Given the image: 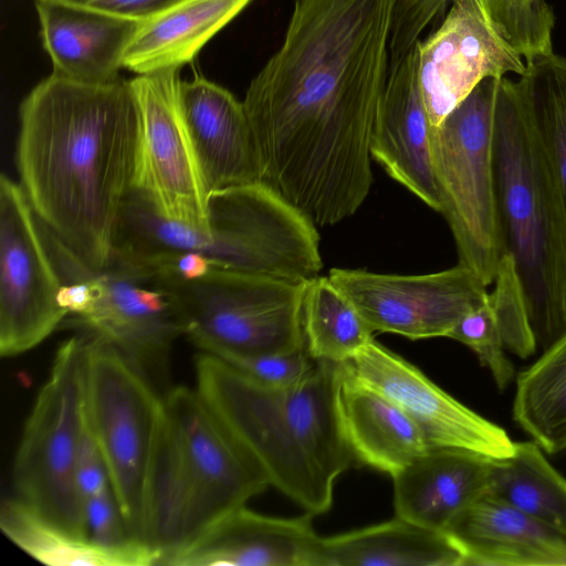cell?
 Instances as JSON below:
<instances>
[{"instance_id":"obj_1","label":"cell","mask_w":566,"mask_h":566,"mask_svg":"<svg viewBox=\"0 0 566 566\" xmlns=\"http://www.w3.org/2000/svg\"><path fill=\"white\" fill-rule=\"evenodd\" d=\"M396 0H294L283 42L243 106L273 187L315 226L353 216L389 76Z\"/></svg>"},{"instance_id":"obj_2","label":"cell","mask_w":566,"mask_h":566,"mask_svg":"<svg viewBox=\"0 0 566 566\" xmlns=\"http://www.w3.org/2000/svg\"><path fill=\"white\" fill-rule=\"evenodd\" d=\"M138 112L129 81L51 73L19 108L15 165L38 220L92 270L109 262L134 189Z\"/></svg>"},{"instance_id":"obj_3","label":"cell","mask_w":566,"mask_h":566,"mask_svg":"<svg viewBox=\"0 0 566 566\" xmlns=\"http://www.w3.org/2000/svg\"><path fill=\"white\" fill-rule=\"evenodd\" d=\"M269 485L263 468L196 388L164 392L143 530V543L157 554L158 565Z\"/></svg>"},{"instance_id":"obj_4","label":"cell","mask_w":566,"mask_h":566,"mask_svg":"<svg viewBox=\"0 0 566 566\" xmlns=\"http://www.w3.org/2000/svg\"><path fill=\"white\" fill-rule=\"evenodd\" d=\"M493 171L504 253L523 285L537 345L566 329V252L557 199L532 116L516 80H499Z\"/></svg>"},{"instance_id":"obj_5","label":"cell","mask_w":566,"mask_h":566,"mask_svg":"<svg viewBox=\"0 0 566 566\" xmlns=\"http://www.w3.org/2000/svg\"><path fill=\"white\" fill-rule=\"evenodd\" d=\"M84 388L85 339L74 334L56 349L36 396L17 450L12 481L18 499L50 522L88 538L77 485Z\"/></svg>"},{"instance_id":"obj_6","label":"cell","mask_w":566,"mask_h":566,"mask_svg":"<svg viewBox=\"0 0 566 566\" xmlns=\"http://www.w3.org/2000/svg\"><path fill=\"white\" fill-rule=\"evenodd\" d=\"M504 77V76H503ZM499 80L489 77L436 127L432 167L442 210L453 234L459 264L486 285L504 253L493 171V124Z\"/></svg>"},{"instance_id":"obj_7","label":"cell","mask_w":566,"mask_h":566,"mask_svg":"<svg viewBox=\"0 0 566 566\" xmlns=\"http://www.w3.org/2000/svg\"><path fill=\"white\" fill-rule=\"evenodd\" d=\"M208 229L184 227L177 247L216 268L310 281L323 266L314 222L265 181L211 191Z\"/></svg>"},{"instance_id":"obj_8","label":"cell","mask_w":566,"mask_h":566,"mask_svg":"<svg viewBox=\"0 0 566 566\" xmlns=\"http://www.w3.org/2000/svg\"><path fill=\"white\" fill-rule=\"evenodd\" d=\"M196 390L231 433L259 462L270 485L305 513L318 515L333 504L334 483L308 457L291 392L249 377L223 359L200 353Z\"/></svg>"},{"instance_id":"obj_9","label":"cell","mask_w":566,"mask_h":566,"mask_svg":"<svg viewBox=\"0 0 566 566\" xmlns=\"http://www.w3.org/2000/svg\"><path fill=\"white\" fill-rule=\"evenodd\" d=\"M160 274L180 304L185 336L202 353L226 358L305 349L303 302L308 281L220 268L193 281Z\"/></svg>"},{"instance_id":"obj_10","label":"cell","mask_w":566,"mask_h":566,"mask_svg":"<svg viewBox=\"0 0 566 566\" xmlns=\"http://www.w3.org/2000/svg\"><path fill=\"white\" fill-rule=\"evenodd\" d=\"M83 337L86 423L128 531L143 543L146 491L164 394L117 350Z\"/></svg>"},{"instance_id":"obj_11","label":"cell","mask_w":566,"mask_h":566,"mask_svg":"<svg viewBox=\"0 0 566 566\" xmlns=\"http://www.w3.org/2000/svg\"><path fill=\"white\" fill-rule=\"evenodd\" d=\"M74 259L95 298L83 314L66 315L60 328L114 348L158 388L175 342L186 335L177 296L153 266L116 251L99 270Z\"/></svg>"},{"instance_id":"obj_12","label":"cell","mask_w":566,"mask_h":566,"mask_svg":"<svg viewBox=\"0 0 566 566\" xmlns=\"http://www.w3.org/2000/svg\"><path fill=\"white\" fill-rule=\"evenodd\" d=\"M178 71L129 80L138 112L134 190L161 217L208 229L203 174L180 102Z\"/></svg>"},{"instance_id":"obj_13","label":"cell","mask_w":566,"mask_h":566,"mask_svg":"<svg viewBox=\"0 0 566 566\" xmlns=\"http://www.w3.org/2000/svg\"><path fill=\"white\" fill-rule=\"evenodd\" d=\"M61 276L21 187L0 178V354L20 355L60 328Z\"/></svg>"},{"instance_id":"obj_14","label":"cell","mask_w":566,"mask_h":566,"mask_svg":"<svg viewBox=\"0 0 566 566\" xmlns=\"http://www.w3.org/2000/svg\"><path fill=\"white\" fill-rule=\"evenodd\" d=\"M328 277L352 301L371 332L409 339L448 337L469 312L488 301V285L459 264L422 275L338 269Z\"/></svg>"},{"instance_id":"obj_15","label":"cell","mask_w":566,"mask_h":566,"mask_svg":"<svg viewBox=\"0 0 566 566\" xmlns=\"http://www.w3.org/2000/svg\"><path fill=\"white\" fill-rule=\"evenodd\" d=\"M419 84L432 127L485 78L524 74L526 63L493 27L480 0H453L437 29L417 42Z\"/></svg>"},{"instance_id":"obj_16","label":"cell","mask_w":566,"mask_h":566,"mask_svg":"<svg viewBox=\"0 0 566 566\" xmlns=\"http://www.w3.org/2000/svg\"><path fill=\"white\" fill-rule=\"evenodd\" d=\"M345 366L356 380L400 407L417 423L430 449H461L494 459L513 453L515 442L503 428L458 401L374 338Z\"/></svg>"},{"instance_id":"obj_17","label":"cell","mask_w":566,"mask_h":566,"mask_svg":"<svg viewBox=\"0 0 566 566\" xmlns=\"http://www.w3.org/2000/svg\"><path fill=\"white\" fill-rule=\"evenodd\" d=\"M431 130L419 84L416 43L398 65L389 70L370 154L392 179L441 213L431 158Z\"/></svg>"},{"instance_id":"obj_18","label":"cell","mask_w":566,"mask_h":566,"mask_svg":"<svg viewBox=\"0 0 566 566\" xmlns=\"http://www.w3.org/2000/svg\"><path fill=\"white\" fill-rule=\"evenodd\" d=\"M179 93L209 192L263 181L243 102L201 75L180 81Z\"/></svg>"},{"instance_id":"obj_19","label":"cell","mask_w":566,"mask_h":566,"mask_svg":"<svg viewBox=\"0 0 566 566\" xmlns=\"http://www.w3.org/2000/svg\"><path fill=\"white\" fill-rule=\"evenodd\" d=\"M313 516L306 513L274 517L243 505L219 520L164 565L308 566L318 537Z\"/></svg>"},{"instance_id":"obj_20","label":"cell","mask_w":566,"mask_h":566,"mask_svg":"<svg viewBox=\"0 0 566 566\" xmlns=\"http://www.w3.org/2000/svg\"><path fill=\"white\" fill-rule=\"evenodd\" d=\"M35 9L53 74L92 84L122 78L124 53L139 22L51 0H35Z\"/></svg>"},{"instance_id":"obj_21","label":"cell","mask_w":566,"mask_h":566,"mask_svg":"<svg viewBox=\"0 0 566 566\" xmlns=\"http://www.w3.org/2000/svg\"><path fill=\"white\" fill-rule=\"evenodd\" d=\"M465 565L566 566V537L489 495L460 511L443 530Z\"/></svg>"},{"instance_id":"obj_22","label":"cell","mask_w":566,"mask_h":566,"mask_svg":"<svg viewBox=\"0 0 566 566\" xmlns=\"http://www.w3.org/2000/svg\"><path fill=\"white\" fill-rule=\"evenodd\" d=\"M494 458L434 448L392 476L396 516L443 531L465 506L488 493Z\"/></svg>"},{"instance_id":"obj_23","label":"cell","mask_w":566,"mask_h":566,"mask_svg":"<svg viewBox=\"0 0 566 566\" xmlns=\"http://www.w3.org/2000/svg\"><path fill=\"white\" fill-rule=\"evenodd\" d=\"M340 424L354 461L391 478L429 448L417 423L395 402L356 380L340 364Z\"/></svg>"},{"instance_id":"obj_24","label":"cell","mask_w":566,"mask_h":566,"mask_svg":"<svg viewBox=\"0 0 566 566\" xmlns=\"http://www.w3.org/2000/svg\"><path fill=\"white\" fill-rule=\"evenodd\" d=\"M465 556L444 532L399 516L352 532L321 537L308 566H464Z\"/></svg>"},{"instance_id":"obj_25","label":"cell","mask_w":566,"mask_h":566,"mask_svg":"<svg viewBox=\"0 0 566 566\" xmlns=\"http://www.w3.org/2000/svg\"><path fill=\"white\" fill-rule=\"evenodd\" d=\"M252 0H184L140 23L127 45L123 67L137 75L179 69Z\"/></svg>"},{"instance_id":"obj_26","label":"cell","mask_w":566,"mask_h":566,"mask_svg":"<svg viewBox=\"0 0 566 566\" xmlns=\"http://www.w3.org/2000/svg\"><path fill=\"white\" fill-rule=\"evenodd\" d=\"M453 0H396L389 40V70L420 40L424 30L441 22ZM493 27L525 63L553 53L555 14L551 4L530 0H480Z\"/></svg>"},{"instance_id":"obj_27","label":"cell","mask_w":566,"mask_h":566,"mask_svg":"<svg viewBox=\"0 0 566 566\" xmlns=\"http://www.w3.org/2000/svg\"><path fill=\"white\" fill-rule=\"evenodd\" d=\"M3 534L19 548L51 566H154L157 554L145 543L106 547L50 522L18 497L3 502Z\"/></svg>"},{"instance_id":"obj_28","label":"cell","mask_w":566,"mask_h":566,"mask_svg":"<svg viewBox=\"0 0 566 566\" xmlns=\"http://www.w3.org/2000/svg\"><path fill=\"white\" fill-rule=\"evenodd\" d=\"M488 494L566 537V480L534 442H515L494 459Z\"/></svg>"},{"instance_id":"obj_29","label":"cell","mask_w":566,"mask_h":566,"mask_svg":"<svg viewBox=\"0 0 566 566\" xmlns=\"http://www.w3.org/2000/svg\"><path fill=\"white\" fill-rule=\"evenodd\" d=\"M513 418L546 452L566 449V329L517 375Z\"/></svg>"},{"instance_id":"obj_30","label":"cell","mask_w":566,"mask_h":566,"mask_svg":"<svg viewBox=\"0 0 566 566\" xmlns=\"http://www.w3.org/2000/svg\"><path fill=\"white\" fill-rule=\"evenodd\" d=\"M517 81L556 195L566 252V57L554 52L539 56Z\"/></svg>"},{"instance_id":"obj_31","label":"cell","mask_w":566,"mask_h":566,"mask_svg":"<svg viewBox=\"0 0 566 566\" xmlns=\"http://www.w3.org/2000/svg\"><path fill=\"white\" fill-rule=\"evenodd\" d=\"M305 349L314 360H352L373 332L352 301L328 276L307 282L303 302Z\"/></svg>"},{"instance_id":"obj_32","label":"cell","mask_w":566,"mask_h":566,"mask_svg":"<svg viewBox=\"0 0 566 566\" xmlns=\"http://www.w3.org/2000/svg\"><path fill=\"white\" fill-rule=\"evenodd\" d=\"M495 286L488 303L497 324L505 349L520 358L536 352V339L530 322L525 294L515 264L503 253L496 268Z\"/></svg>"},{"instance_id":"obj_33","label":"cell","mask_w":566,"mask_h":566,"mask_svg":"<svg viewBox=\"0 0 566 566\" xmlns=\"http://www.w3.org/2000/svg\"><path fill=\"white\" fill-rule=\"evenodd\" d=\"M470 347L480 363L488 367L500 390L512 381L515 370L507 358L504 344L488 303L469 312L454 325L448 335Z\"/></svg>"},{"instance_id":"obj_34","label":"cell","mask_w":566,"mask_h":566,"mask_svg":"<svg viewBox=\"0 0 566 566\" xmlns=\"http://www.w3.org/2000/svg\"><path fill=\"white\" fill-rule=\"evenodd\" d=\"M256 381L287 389L298 384L314 367L306 349L221 358Z\"/></svg>"},{"instance_id":"obj_35","label":"cell","mask_w":566,"mask_h":566,"mask_svg":"<svg viewBox=\"0 0 566 566\" xmlns=\"http://www.w3.org/2000/svg\"><path fill=\"white\" fill-rule=\"evenodd\" d=\"M135 22H146L184 0H51Z\"/></svg>"}]
</instances>
